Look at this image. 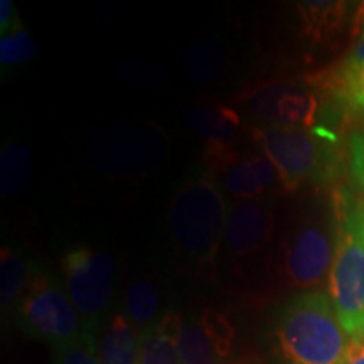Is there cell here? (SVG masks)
<instances>
[{"instance_id": "9c48e42d", "label": "cell", "mask_w": 364, "mask_h": 364, "mask_svg": "<svg viewBox=\"0 0 364 364\" xmlns=\"http://www.w3.org/2000/svg\"><path fill=\"white\" fill-rule=\"evenodd\" d=\"M336 240L326 223L307 220L300 223L285 250V279L295 289L317 287L331 273Z\"/></svg>"}, {"instance_id": "9a60e30c", "label": "cell", "mask_w": 364, "mask_h": 364, "mask_svg": "<svg viewBox=\"0 0 364 364\" xmlns=\"http://www.w3.org/2000/svg\"><path fill=\"white\" fill-rule=\"evenodd\" d=\"M102 364H140L139 332L124 314H113L100 339Z\"/></svg>"}, {"instance_id": "44dd1931", "label": "cell", "mask_w": 364, "mask_h": 364, "mask_svg": "<svg viewBox=\"0 0 364 364\" xmlns=\"http://www.w3.org/2000/svg\"><path fill=\"white\" fill-rule=\"evenodd\" d=\"M36 56V44L33 38L26 33L19 21L12 26L9 33L2 34L0 41V61L2 66L21 65L31 61Z\"/></svg>"}, {"instance_id": "ffe728a7", "label": "cell", "mask_w": 364, "mask_h": 364, "mask_svg": "<svg viewBox=\"0 0 364 364\" xmlns=\"http://www.w3.org/2000/svg\"><path fill=\"white\" fill-rule=\"evenodd\" d=\"M184 68L196 83H215L225 71L223 48L213 39H198L186 49Z\"/></svg>"}, {"instance_id": "603a6c76", "label": "cell", "mask_w": 364, "mask_h": 364, "mask_svg": "<svg viewBox=\"0 0 364 364\" xmlns=\"http://www.w3.org/2000/svg\"><path fill=\"white\" fill-rule=\"evenodd\" d=\"M117 76L130 86H159L166 85L169 73L159 65H140V63H125L118 66Z\"/></svg>"}, {"instance_id": "83f0119b", "label": "cell", "mask_w": 364, "mask_h": 364, "mask_svg": "<svg viewBox=\"0 0 364 364\" xmlns=\"http://www.w3.org/2000/svg\"><path fill=\"white\" fill-rule=\"evenodd\" d=\"M14 24H16V19H14L12 2L11 0H2L0 2V31H2V34L9 33Z\"/></svg>"}, {"instance_id": "8992f818", "label": "cell", "mask_w": 364, "mask_h": 364, "mask_svg": "<svg viewBox=\"0 0 364 364\" xmlns=\"http://www.w3.org/2000/svg\"><path fill=\"white\" fill-rule=\"evenodd\" d=\"M61 270L66 292L81 314L86 331L95 334L115 294V258L102 250L78 247L63 255Z\"/></svg>"}, {"instance_id": "d4e9b609", "label": "cell", "mask_w": 364, "mask_h": 364, "mask_svg": "<svg viewBox=\"0 0 364 364\" xmlns=\"http://www.w3.org/2000/svg\"><path fill=\"white\" fill-rule=\"evenodd\" d=\"M349 167L353 181L364 189V129L354 134L349 142Z\"/></svg>"}, {"instance_id": "5bb4252c", "label": "cell", "mask_w": 364, "mask_h": 364, "mask_svg": "<svg viewBox=\"0 0 364 364\" xmlns=\"http://www.w3.org/2000/svg\"><path fill=\"white\" fill-rule=\"evenodd\" d=\"M179 326L181 317L171 312L139 334L140 364H182L177 346Z\"/></svg>"}, {"instance_id": "ba28073f", "label": "cell", "mask_w": 364, "mask_h": 364, "mask_svg": "<svg viewBox=\"0 0 364 364\" xmlns=\"http://www.w3.org/2000/svg\"><path fill=\"white\" fill-rule=\"evenodd\" d=\"M241 105L260 127H312L318 102L311 90L285 81H268L241 95Z\"/></svg>"}, {"instance_id": "2e32d148", "label": "cell", "mask_w": 364, "mask_h": 364, "mask_svg": "<svg viewBox=\"0 0 364 364\" xmlns=\"http://www.w3.org/2000/svg\"><path fill=\"white\" fill-rule=\"evenodd\" d=\"M161 290L149 277H136L127 285L124 297L125 317L139 334L161 321Z\"/></svg>"}, {"instance_id": "7c38bea8", "label": "cell", "mask_w": 364, "mask_h": 364, "mask_svg": "<svg viewBox=\"0 0 364 364\" xmlns=\"http://www.w3.org/2000/svg\"><path fill=\"white\" fill-rule=\"evenodd\" d=\"M220 174L221 188L238 201H263L267 194L284 188L279 171L265 156L238 157Z\"/></svg>"}, {"instance_id": "3957f363", "label": "cell", "mask_w": 364, "mask_h": 364, "mask_svg": "<svg viewBox=\"0 0 364 364\" xmlns=\"http://www.w3.org/2000/svg\"><path fill=\"white\" fill-rule=\"evenodd\" d=\"M253 142L279 171L284 189L321 184L339 166L338 142L322 127H253Z\"/></svg>"}, {"instance_id": "4316f807", "label": "cell", "mask_w": 364, "mask_h": 364, "mask_svg": "<svg viewBox=\"0 0 364 364\" xmlns=\"http://www.w3.org/2000/svg\"><path fill=\"white\" fill-rule=\"evenodd\" d=\"M341 364H364V341L351 339Z\"/></svg>"}, {"instance_id": "5b68a950", "label": "cell", "mask_w": 364, "mask_h": 364, "mask_svg": "<svg viewBox=\"0 0 364 364\" xmlns=\"http://www.w3.org/2000/svg\"><path fill=\"white\" fill-rule=\"evenodd\" d=\"M17 314L22 331L53 349L75 343L88 332L71 297L49 272H33Z\"/></svg>"}, {"instance_id": "7402d4cb", "label": "cell", "mask_w": 364, "mask_h": 364, "mask_svg": "<svg viewBox=\"0 0 364 364\" xmlns=\"http://www.w3.org/2000/svg\"><path fill=\"white\" fill-rule=\"evenodd\" d=\"M53 364H102L95 346V334L85 332L75 343L54 349Z\"/></svg>"}, {"instance_id": "cb8c5ba5", "label": "cell", "mask_w": 364, "mask_h": 364, "mask_svg": "<svg viewBox=\"0 0 364 364\" xmlns=\"http://www.w3.org/2000/svg\"><path fill=\"white\" fill-rule=\"evenodd\" d=\"M332 88L344 105L364 115V68L343 78H331Z\"/></svg>"}, {"instance_id": "277c9868", "label": "cell", "mask_w": 364, "mask_h": 364, "mask_svg": "<svg viewBox=\"0 0 364 364\" xmlns=\"http://www.w3.org/2000/svg\"><path fill=\"white\" fill-rule=\"evenodd\" d=\"M329 299L351 339L364 341V199H343L338 208Z\"/></svg>"}, {"instance_id": "7a4b0ae2", "label": "cell", "mask_w": 364, "mask_h": 364, "mask_svg": "<svg viewBox=\"0 0 364 364\" xmlns=\"http://www.w3.org/2000/svg\"><path fill=\"white\" fill-rule=\"evenodd\" d=\"M275 334L285 364H341L349 346L329 294L318 290L285 304Z\"/></svg>"}, {"instance_id": "484cf974", "label": "cell", "mask_w": 364, "mask_h": 364, "mask_svg": "<svg viewBox=\"0 0 364 364\" xmlns=\"http://www.w3.org/2000/svg\"><path fill=\"white\" fill-rule=\"evenodd\" d=\"M364 68V29L363 33L358 36V43L354 44V48L349 51L348 56L341 66L331 75V78H343V76H349L353 73H356Z\"/></svg>"}, {"instance_id": "4fadbf2b", "label": "cell", "mask_w": 364, "mask_h": 364, "mask_svg": "<svg viewBox=\"0 0 364 364\" xmlns=\"http://www.w3.org/2000/svg\"><path fill=\"white\" fill-rule=\"evenodd\" d=\"M348 12L349 4L339 0L300 2L299 16L302 36L314 43H327L343 31Z\"/></svg>"}, {"instance_id": "ac0fdd59", "label": "cell", "mask_w": 364, "mask_h": 364, "mask_svg": "<svg viewBox=\"0 0 364 364\" xmlns=\"http://www.w3.org/2000/svg\"><path fill=\"white\" fill-rule=\"evenodd\" d=\"M34 268H31L24 255L11 247L0 252V302L2 311L9 312L19 306Z\"/></svg>"}, {"instance_id": "6da1fadb", "label": "cell", "mask_w": 364, "mask_h": 364, "mask_svg": "<svg viewBox=\"0 0 364 364\" xmlns=\"http://www.w3.org/2000/svg\"><path fill=\"white\" fill-rule=\"evenodd\" d=\"M228 213L225 196L213 177H191L177 189L171 201L169 231L182 260L206 270L216 265Z\"/></svg>"}, {"instance_id": "f1b7e54d", "label": "cell", "mask_w": 364, "mask_h": 364, "mask_svg": "<svg viewBox=\"0 0 364 364\" xmlns=\"http://www.w3.org/2000/svg\"><path fill=\"white\" fill-rule=\"evenodd\" d=\"M223 364H253V363L247 361V359H236V361H226V363H223Z\"/></svg>"}, {"instance_id": "e0dca14e", "label": "cell", "mask_w": 364, "mask_h": 364, "mask_svg": "<svg viewBox=\"0 0 364 364\" xmlns=\"http://www.w3.org/2000/svg\"><path fill=\"white\" fill-rule=\"evenodd\" d=\"M186 124L206 144L230 142L240 127V115L226 105H204L186 115Z\"/></svg>"}, {"instance_id": "8fae6325", "label": "cell", "mask_w": 364, "mask_h": 364, "mask_svg": "<svg viewBox=\"0 0 364 364\" xmlns=\"http://www.w3.org/2000/svg\"><path fill=\"white\" fill-rule=\"evenodd\" d=\"M275 213L267 201H238L228 213L223 245L228 253L248 258L270 243Z\"/></svg>"}, {"instance_id": "52a82bcc", "label": "cell", "mask_w": 364, "mask_h": 364, "mask_svg": "<svg viewBox=\"0 0 364 364\" xmlns=\"http://www.w3.org/2000/svg\"><path fill=\"white\" fill-rule=\"evenodd\" d=\"M88 159L110 176H134L152 171L167 154V139L154 127L100 130L88 142Z\"/></svg>"}, {"instance_id": "30bf717a", "label": "cell", "mask_w": 364, "mask_h": 364, "mask_svg": "<svg viewBox=\"0 0 364 364\" xmlns=\"http://www.w3.org/2000/svg\"><path fill=\"white\" fill-rule=\"evenodd\" d=\"M235 327L225 314L204 309L194 317L182 318L177 346L182 364H223L235 341Z\"/></svg>"}, {"instance_id": "d6986e66", "label": "cell", "mask_w": 364, "mask_h": 364, "mask_svg": "<svg viewBox=\"0 0 364 364\" xmlns=\"http://www.w3.org/2000/svg\"><path fill=\"white\" fill-rule=\"evenodd\" d=\"M33 177V156L26 145L7 144L0 156V191L6 198H17L29 188Z\"/></svg>"}]
</instances>
